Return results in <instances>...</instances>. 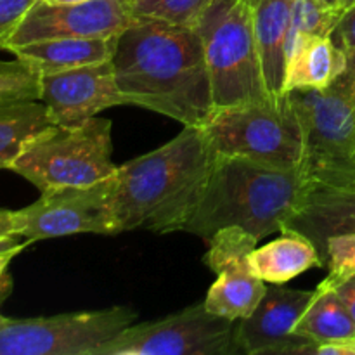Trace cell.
Here are the masks:
<instances>
[{
  "label": "cell",
  "instance_id": "cell-1",
  "mask_svg": "<svg viewBox=\"0 0 355 355\" xmlns=\"http://www.w3.org/2000/svg\"><path fill=\"white\" fill-rule=\"evenodd\" d=\"M116 82L130 106L203 128L214 114L203 44L193 26L137 17L118 35Z\"/></svg>",
  "mask_w": 355,
  "mask_h": 355
},
{
  "label": "cell",
  "instance_id": "cell-2",
  "mask_svg": "<svg viewBox=\"0 0 355 355\" xmlns=\"http://www.w3.org/2000/svg\"><path fill=\"white\" fill-rule=\"evenodd\" d=\"M217 153L198 127H184L158 149L118 166L111 214L114 234L184 231L207 187Z\"/></svg>",
  "mask_w": 355,
  "mask_h": 355
},
{
  "label": "cell",
  "instance_id": "cell-3",
  "mask_svg": "<svg viewBox=\"0 0 355 355\" xmlns=\"http://www.w3.org/2000/svg\"><path fill=\"white\" fill-rule=\"evenodd\" d=\"M309 187L302 170H279L217 155L203 196L182 232L210 239L218 229L234 225L260 241L283 231Z\"/></svg>",
  "mask_w": 355,
  "mask_h": 355
},
{
  "label": "cell",
  "instance_id": "cell-4",
  "mask_svg": "<svg viewBox=\"0 0 355 355\" xmlns=\"http://www.w3.org/2000/svg\"><path fill=\"white\" fill-rule=\"evenodd\" d=\"M191 26L203 44L215 110L270 99L248 0H210Z\"/></svg>",
  "mask_w": 355,
  "mask_h": 355
},
{
  "label": "cell",
  "instance_id": "cell-5",
  "mask_svg": "<svg viewBox=\"0 0 355 355\" xmlns=\"http://www.w3.org/2000/svg\"><path fill=\"white\" fill-rule=\"evenodd\" d=\"M201 130L217 155L279 170H300L304 134L290 97L215 110Z\"/></svg>",
  "mask_w": 355,
  "mask_h": 355
},
{
  "label": "cell",
  "instance_id": "cell-6",
  "mask_svg": "<svg viewBox=\"0 0 355 355\" xmlns=\"http://www.w3.org/2000/svg\"><path fill=\"white\" fill-rule=\"evenodd\" d=\"M111 121L99 116L76 127L52 125L24 148L10 170L40 193L106 180L118 168L111 159Z\"/></svg>",
  "mask_w": 355,
  "mask_h": 355
},
{
  "label": "cell",
  "instance_id": "cell-7",
  "mask_svg": "<svg viewBox=\"0 0 355 355\" xmlns=\"http://www.w3.org/2000/svg\"><path fill=\"white\" fill-rule=\"evenodd\" d=\"M304 134L302 173L311 186L355 187V103L336 78L286 94Z\"/></svg>",
  "mask_w": 355,
  "mask_h": 355
},
{
  "label": "cell",
  "instance_id": "cell-8",
  "mask_svg": "<svg viewBox=\"0 0 355 355\" xmlns=\"http://www.w3.org/2000/svg\"><path fill=\"white\" fill-rule=\"evenodd\" d=\"M135 319L137 312L123 305L51 318L0 315V355H99Z\"/></svg>",
  "mask_w": 355,
  "mask_h": 355
},
{
  "label": "cell",
  "instance_id": "cell-9",
  "mask_svg": "<svg viewBox=\"0 0 355 355\" xmlns=\"http://www.w3.org/2000/svg\"><path fill=\"white\" fill-rule=\"evenodd\" d=\"M238 321L215 315L205 304L158 321L132 324L99 355H232L238 354Z\"/></svg>",
  "mask_w": 355,
  "mask_h": 355
},
{
  "label": "cell",
  "instance_id": "cell-10",
  "mask_svg": "<svg viewBox=\"0 0 355 355\" xmlns=\"http://www.w3.org/2000/svg\"><path fill=\"white\" fill-rule=\"evenodd\" d=\"M113 175L90 186L44 191L35 203L16 210L19 236L35 243L73 234H114Z\"/></svg>",
  "mask_w": 355,
  "mask_h": 355
},
{
  "label": "cell",
  "instance_id": "cell-11",
  "mask_svg": "<svg viewBox=\"0 0 355 355\" xmlns=\"http://www.w3.org/2000/svg\"><path fill=\"white\" fill-rule=\"evenodd\" d=\"M137 17L127 0L55 3L37 0L7 40L3 51L47 38L116 37Z\"/></svg>",
  "mask_w": 355,
  "mask_h": 355
},
{
  "label": "cell",
  "instance_id": "cell-12",
  "mask_svg": "<svg viewBox=\"0 0 355 355\" xmlns=\"http://www.w3.org/2000/svg\"><path fill=\"white\" fill-rule=\"evenodd\" d=\"M40 101L62 127L85 123L114 106H130L114 75L113 61L80 66L40 76Z\"/></svg>",
  "mask_w": 355,
  "mask_h": 355
},
{
  "label": "cell",
  "instance_id": "cell-13",
  "mask_svg": "<svg viewBox=\"0 0 355 355\" xmlns=\"http://www.w3.org/2000/svg\"><path fill=\"white\" fill-rule=\"evenodd\" d=\"M314 291L290 290L281 284L267 286L266 295L252 315L238 321L239 352L262 354H298L300 347L309 343L297 335L295 328L311 304Z\"/></svg>",
  "mask_w": 355,
  "mask_h": 355
},
{
  "label": "cell",
  "instance_id": "cell-14",
  "mask_svg": "<svg viewBox=\"0 0 355 355\" xmlns=\"http://www.w3.org/2000/svg\"><path fill=\"white\" fill-rule=\"evenodd\" d=\"M283 231L311 239L322 259L326 241L331 236L355 232V187L311 186L297 210L284 222Z\"/></svg>",
  "mask_w": 355,
  "mask_h": 355
},
{
  "label": "cell",
  "instance_id": "cell-15",
  "mask_svg": "<svg viewBox=\"0 0 355 355\" xmlns=\"http://www.w3.org/2000/svg\"><path fill=\"white\" fill-rule=\"evenodd\" d=\"M253 14L257 47L270 99L284 97L288 40L297 0H248Z\"/></svg>",
  "mask_w": 355,
  "mask_h": 355
},
{
  "label": "cell",
  "instance_id": "cell-16",
  "mask_svg": "<svg viewBox=\"0 0 355 355\" xmlns=\"http://www.w3.org/2000/svg\"><path fill=\"white\" fill-rule=\"evenodd\" d=\"M116 44L118 35L103 38H47L17 45L7 52L26 62L42 76L111 61L116 51Z\"/></svg>",
  "mask_w": 355,
  "mask_h": 355
},
{
  "label": "cell",
  "instance_id": "cell-17",
  "mask_svg": "<svg viewBox=\"0 0 355 355\" xmlns=\"http://www.w3.org/2000/svg\"><path fill=\"white\" fill-rule=\"evenodd\" d=\"M347 68V54L329 35H305L286 59L284 96L291 90L326 89Z\"/></svg>",
  "mask_w": 355,
  "mask_h": 355
},
{
  "label": "cell",
  "instance_id": "cell-18",
  "mask_svg": "<svg viewBox=\"0 0 355 355\" xmlns=\"http://www.w3.org/2000/svg\"><path fill=\"white\" fill-rule=\"evenodd\" d=\"M248 267L267 284H286L312 267H324V262L311 239L283 231L281 238L257 246L250 253Z\"/></svg>",
  "mask_w": 355,
  "mask_h": 355
},
{
  "label": "cell",
  "instance_id": "cell-19",
  "mask_svg": "<svg viewBox=\"0 0 355 355\" xmlns=\"http://www.w3.org/2000/svg\"><path fill=\"white\" fill-rule=\"evenodd\" d=\"M266 290L267 283L250 270L248 259L239 260L218 270L203 304L211 314L241 321L252 315Z\"/></svg>",
  "mask_w": 355,
  "mask_h": 355
},
{
  "label": "cell",
  "instance_id": "cell-20",
  "mask_svg": "<svg viewBox=\"0 0 355 355\" xmlns=\"http://www.w3.org/2000/svg\"><path fill=\"white\" fill-rule=\"evenodd\" d=\"M297 335L312 343L355 338V321L336 291L322 281L295 328Z\"/></svg>",
  "mask_w": 355,
  "mask_h": 355
},
{
  "label": "cell",
  "instance_id": "cell-21",
  "mask_svg": "<svg viewBox=\"0 0 355 355\" xmlns=\"http://www.w3.org/2000/svg\"><path fill=\"white\" fill-rule=\"evenodd\" d=\"M52 125L42 101L0 104V170H10L24 148Z\"/></svg>",
  "mask_w": 355,
  "mask_h": 355
},
{
  "label": "cell",
  "instance_id": "cell-22",
  "mask_svg": "<svg viewBox=\"0 0 355 355\" xmlns=\"http://www.w3.org/2000/svg\"><path fill=\"white\" fill-rule=\"evenodd\" d=\"M208 241H210V248L205 255V263L215 274L229 263L246 260L259 245V239L255 236L234 225L218 229Z\"/></svg>",
  "mask_w": 355,
  "mask_h": 355
},
{
  "label": "cell",
  "instance_id": "cell-23",
  "mask_svg": "<svg viewBox=\"0 0 355 355\" xmlns=\"http://www.w3.org/2000/svg\"><path fill=\"white\" fill-rule=\"evenodd\" d=\"M342 14L326 7L322 0H297L291 17V31L288 40V54L293 45L305 35H331ZM286 54V59H288Z\"/></svg>",
  "mask_w": 355,
  "mask_h": 355
},
{
  "label": "cell",
  "instance_id": "cell-24",
  "mask_svg": "<svg viewBox=\"0 0 355 355\" xmlns=\"http://www.w3.org/2000/svg\"><path fill=\"white\" fill-rule=\"evenodd\" d=\"M210 0H127L135 17L191 26Z\"/></svg>",
  "mask_w": 355,
  "mask_h": 355
},
{
  "label": "cell",
  "instance_id": "cell-25",
  "mask_svg": "<svg viewBox=\"0 0 355 355\" xmlns=\"http://www.w3.org/2000/svg\"><path fill=\"white\" fill-rule=\"evenodd\" d=\"M40 101V75L26 62L0 61V104Z\"/></svg>",
  "mask_w": 355,
  "mask_h": 355
},
{
  "label": "cell",
  "instance_id": "cell-26",
  "mask_svg": "<svg viewBox=\"0 0 355 355\" xmlns=\"http://www.w3.org/2000/svg\"><path fill=\"white\" fill-rule=\"evenodd\" d=\"M324 266L329 269V281H342L355 276V232L331 236L326 241Z\"/></svg>",
  "mask_w": 355,
  "mask_h": 355
},
{
  "label": "cell",
  "instance_id": "cell-27",
  "mask_svg": "<svg viewBox=\"0 0 355 355\" xmlns=\"http://www.w3.org/2000/svg\"><path fill=\"white\" fill-rule=\"evenodd\" d=\"M37 0H0V51Z\"/></svg>",
  "mask_w": 355,
  "mask_h": 355
},
{
  "label": "cell",
  "instance_id": "cell-28",
  "mask_svg": "<svg viewBox=\"0 0 355 355\" xmlns=\"http://www.w3.org/2000/svg\"><path fill=\"white\" fill-rule=\"evenodd\" d=\"M336 45L342 49L345 54H352L355 52V6L342 12L338 23L333 28L331 35Z\"/></svg>",
  "mask_w": 355,
  "mask_h": 355
},
{
  "label": "cell",
  "instance_id": "cell-29",
  "mask_svg": "<svg viewBox=\"0 0 355 355\" xmlns=\"http://www.w3.org/2000/svg\"><path fill=\"white\" fill-rule=\"evenodd\" d=\"M28 245H31V243H19V238H9L0 241V293H3L6 288H9V279H7L9 263L12 262L14 257L19 255Z\"/></svg>",
  "mask_w": 355,
  "mask_h": 355
},
{
  "label": "cell",
  "instance_id": "cell-30",
  "mask_svg": "<svg viewBox=\"0 0 355 355\" xmlns=\"http://www.w3.org/2000/svg\"><path fill=\"white\" fill-rule=\"evenodd\" d=\"M324 281L336 291V295L342 298V302L345 304V307L349 309L350 315H352L355 321V276L347 277V279L342 281Z\"/></svg>",
  "mask_w": 355,
  "mask_h": 355
},
{
  "label": "cell",
  "instance_id": "cell-31",
  "mask_svg": "<svg viewBox=\"0 0 355 355\" xmlns=\"http://www.w3.org/2000/svg\"><path fill=\"white\" fill-rule=\"evenodd\" d=\"M9 238H21L17 229V215L12 210L0 208V241Z\"/></svg>",
  "mask_w": 355,
  "mask_h": 355
},
{
  "label": "cell",
  "instance_id": "cell-32",
  "mask_svg": "<svg viewBox=\"0 0 355 355\" xmlns=\"http://www.w3.org/2000/svg\"><path fill=\"white\" fill-rule=\"evenodd\" d=\"M338 80L343 85V89H345V92L349 94L350 99L355 103V52L347 54V68L338 76Z\"/></svg>",
  "mask_w": 355,
  "mask_h": 355
},
{
  "label": "cell",
  "instance_id": "cell-33",
  "mask_svg": "<svg viewBox=\"0 0 355 355\" xmlns=\"http://www.w3.org/2000/svg\"><path fill=\"white\" fill-rule=\"evenodd\" d=\"M355 6V0H340V6H338V12H345L347 9H350V7Z\"/></svg>",
  "mask_w": 355,
  "mask_h": 355
},
{
  "label": "cell",
  "instance_id": "cell-34",
  "mask_svg": "<svg viewBox=\"0 0 355 355\" xmlns=\"http://www.w3.org/2000/svg\"><path fill=\"white\" fill-rule=\"evenodd\" d=\"M322 2L326 3V7H329V9H333V10H336V12H338L340 0H322Z\"/></svg>",
  "mask_w": 355,
  "mask_h": 355
},
{
  "label": "cell",
  "instance_id": "cell-35",
  "mask_svg": "<svg viewBox=\"0 0 355 355\" xmlns=\"http://www.w3.org/2000/svg\"><path fill=\"white\" fill-rule=\"evenodd\" d=\"M47 2H55V3H80V2H89V0H47Z\"/></svg>",
  "mask_w": 355,
  "mask_h": 355
}]
</instances>
